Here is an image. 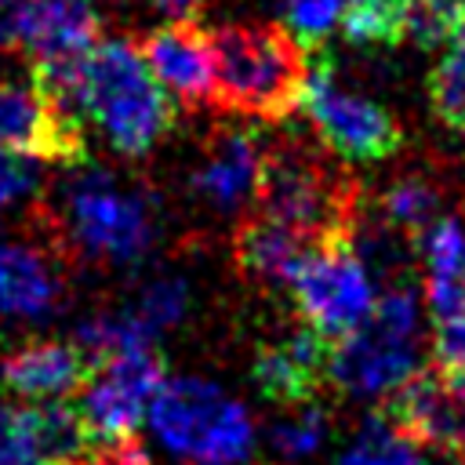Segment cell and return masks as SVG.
<instances>
[{"instance_id":"6da1fadb","label":"cell","mask_w":465,"mask_h":465,"mask_svg":"<svg viewBox=\"0 0 465 465\" xmlns=\"http://www.w3.org/2000/svg\"><path fill=\"white\" fill-rule=\"evenodd\" d=\"M65 109L91 120L120 156H145L174 124V102L131 40H98L80 62Z\"/></svg>"},{"instance_id":"7a4b0ae2","label":"cell","mask_w":465,"mask_h":465,"mask_svg":"<svg viewBox=\"0 0 465 465\" xmlns=\"http://www.w3.org/2000/svg\"><path fill=\"white\" fill-rule=\"evenodd\" d=\"M211 51L218 105L258 120H283L302 105L309 62L287 25H222Z\"/></svg>"},{"instance_id":"3957f363","label":"cell","mask_w":465,"mask_h":465,"mask_svg":"<svg viewBox=\"0 0 465 465\" xmlns=\"http://www.w3.org/2000/svg\"><path fill=\"white\" fill-rule=\"evenodd\" d=\"M421 371V302L411 283H392L374 298L371 316L334 341L331 385L349 396H392Z\"/></svg>"},{"instance_id":"277c9868","label":"cell","mask_w":465,"mask_h":465,"mask_svg":"<svg viewBox=\"0 0 465 465\" xmlns=\"http://www.w3.org/2000/svg\"><path fill=\"white\" fill-rule=\"evenodd\" d=\"M258 203L265 218L302 232L316 247L352 240L356 232V193L349 178L334 174L323 156L302 145H280L265 153Z\"/></svg>"},{"instance_id":"5b68a950","label":"cell","mask_w":465,"mask_h":465,"mask_svg":"<svg viewBox=\"0 0 465 465\" xmlns=\"http://www.w3.org/2000/svg\"><path fill=\"white\" fill-rule=\"evenodd\" d=\"M156 440L189 465H243L254 443L251 414L203 378H171L149 403Z\"/></svg>"},{"instance_id":"8992f818","label":"cell","mask_w":465,"mask_h":465,"mask_svg":"<svg viewBox=\"0 0 465 465\" xmlns=\"http://www.w3.org/2000/svg\"><path fill=\"white\" fill-rule=\"evenodd\" d=\"M65 225L73 243L102 262H138L156 240L149 200L116 185L105 171H87L65 189Z\"/></svg>"},{"instance_id":"52a82bcc","label":"cell","mask_w":465,"mask_h":465,"mask_svg":"<svg viewBox=\"0 0 465 465\" xmlns=\"http://www.w3.org/2000/svg\"><path fill=\"white\" fill-rule=\"evenodd\" d=\"M291 294L305 327L320 331L331 341H341L371 316L378 287L352 240H334L309 251L291 280Z\"/></svg>"},{"instance_id":"ba28073f","label":"cell","mask_w":465,"mask_h":465,"mask_svg":"<svg viewBox=\"0 0 465 465\" xmlns=\"http://www.w3.org/2000/svg\"><path fill=\"white\" fill-rule=\"evenodd\" d=\"M298 109H305V116L312 120L323 145L345 160L374 163V160L392 156L403 142L396 116L389 109H381L374 98L345 87L331 65L309 69Z\"/></svg>"},{"instance_id":"9c48e42d","label":"cell","mask_w":465,"mask_h":465,"mask_svg":"<svg viewBox=\"0 0 465 465\" xmlns=\"http://www.w3.org/2000/svg\"><path fill=\"white\" fill-rule=\"evenodd\" d=\"M163 381V363L153 349L124 352L98 363L76 403L94 443L131 440Z\"/></svg>"},{"instance_id":"30bf717a","label":"cell","mask_w":465,"mask_h":465,"mask_svg":"<svg viewBox=\"0 0 465 465\" xmlns=\"http://www.w3.org/2000/svg\"><path fill=\"white\" fill-rule=\"evenodd\" d=\"M0 153L25 160L80 163L87 145L80 120L54 105L36 80H29L0 84Z\"/></svg>"},{"instance_id":"8fae6325","label":"cell","mask_w":465,"mask_h":465,"mask_svg":"<svg viewBox=\"0 0 465 465\" xmlns=\"http://www.w3.org/2000/svg\"><path fill=\"white\" fill-rule=\"evenodd\" d=\"M381 418L418 447L458 450L465 440V374L443 367L418 371L385 400Z\"/></svg>"},{"instance_id":"7c38bea8","label":"cell","mask_w":465,"mask_h":465,"mask_svg":"<svg viewBox=\"0 0 465 465\" xmlns=\"http://www.w3.org/2000/svg\"><path fill=\"white\" fill-rule=\"evenodd\" d=\"M0 447L51 465H73L87 458L98 443L76 403L25 400V403H0Z\"/></svg>"},{"instance_id":"4fadbf2b","label":"cell","mask_w":465,"mask_h":465,"mask_svg":"<svg viewBox=\"0 0 465 465\" xmlns=\"http://www.w3.org/2000/svg\"><path fill=\"white\" fill-rule=\"evenodd\" d=\"M102 33L91 0H18L15 44L33 58V69L80 62Z\"/></svg>"},{"instance_id":"5bb4252c","label":"cell","mask_w":465,"mask_h":465,"mask_svg":"<svg viewBox=\"0 0 465 465\" xmlns=\"http://www.w3.org/2000/svg\"><path fill=\"white\" fill-rule=\"evenodd\" d=\"M331 352L334 341L302 323L272 345H262L254 360V385L280 407H309V400L331 381Z\"/></svg>"},{"instance_id":"9a60e30c","label":"cell","mask_w":465,"mask_h":465,"mask_svg":"<svg viewBox=\"0 0 465 465\" xmlns=\"http://www.w3.org/2000/svg\"><path fill=\"white\" fill-rule=\"evenodd\" d=\"M142 58L163 91L182 102H203L214 94V51L211 36L193 22H171L142 40Z\"/></svg>"},{"instance_id":"2e32d148","label":"cell","mask_w":465,"mask_h":465,"mask_svg":"<svg viewBox=\"0 0 465 465\" xmlns=\"http://www.w3.org/2000/svg\"><path fill=\"white\" fill-rule=\"evenodd\" d=\"M91 374L94 363L76 341H29L0 367L4 385L22 400H65L84 389Z\"/></svg>"},{"instance_id":"e0dca14e","label":"cell","mask_w":465,"mask_h":465,"mask_svg":"<svg viewBox=\"0 0 465 465\" xmlns=\"http://www.w3.org/2000/svg\"><path fill=\"white\" fill-rule=\"evenodd\" d=\"M262 145L254 138V131H225L214 138V145L207 149L203 163L193 174V189L222 207V211H236L240 203H247L251 196H258V178H262Z\"/></svg>"},{"instance_id":"ac0fdd59","label":"cell","mask_w":465,"mask_h":465,"mask_svg":"<svg viewBox=\"0 0 465 465\" xmlns=\"http://www.w3.org/2000/svg\"><path fill=\"white\" fill-rule=\"evenodd\" d=\"M425 262V302L432 323H454L465 316V222L443 214L421 236Z\"/></svg>"},{"instance_id":"d6986e66","label":"cell","mask_w":465,"mask_h":465,"mask_svg":"<svg viewBox=\"0 0 465 465\" xmlns=\"http://www.w3.org/2000/svg\"><path fill=\"white\" fill-rule=\"evenodd\" d=\"M316 243L305 240L302 232L258 214L247 218L236 229V265L243 276L262 280V283H287L294 280V272L302 269V262L309 258Z\"/></svg>"},{"instance_id":"ffe728a7","label":"cell","mask_w":465,"mask_h":465,"mask_svg":"<svg viewBox=\"0 0 465 465\" xmlns=\"http://www.w3.org/2000/svg\"><path fill=\"white\" fill-rule=\"evenodd\" d=\"M62 280L29 243H0V316L36 320L58 305Z\"/></svg>"},{"instance_id":"44dd1931","label":"cell","mask_w":465,"mask_h":465,"mask_svg":"<svg viewBox=\"0 0 465 465\" xmlns=\"http://www.w3.org/2000/svg\"><path fill=\"white\" fill-rule=\"evenodd\" d=\"M381 218L389 222V229L421 240L443 218L440 214V189L418 174L396 178L381 196Z\"/></svg>"},{"instance_id":"7402d4cb","label":"cell","mask_w":465,"mask_h":465,"mask_svg":"<svg viewBox=\"0 0 465 465\" xmlns=\"http://www.w3.org/2000/svg\"><path fill=\"white\" fill-rule=\"evenodd\" d=\"M414 0H345L341 29L352 44H400L411 25Z\"/></svg>"},{"instance_id":"603a6c76","label":"cell","mask_w":465,"mask_h":465,"mask_svg":"<svg viewBox=\"0 0 465 465\" xmlns=\"http://www.w3.org/2000/svg\"><path fill=\"white\" fill-rule=\"evenodd\" d=\"M429 102L447 127H465V25L443 44L440 62L429 73Z\"/></svg>"},{"instance_id":"cb8c5ba5","label":"cell","mask_w":465,"mask_h":465,"mask_svg":"<svg viewBox=\"0 0 465 465\" xmlns=\"http://www.w3.org/2000/svg\"><path fill=\"white\" fill-rule=\"evenodd\" d=\"M334 465H425V458L414 440H407L392 421L378 414L360 429L352 447Z\"/></svg>"},{"instance_id":"d4e9b609","label":"cell","mask_w":465,"mask_h":465,"mask_svg":"<svg viewBox=\"0 0 465 465\" xmlns=\"http://www.w3.org/2000/svg\"><path fill=\"white\" fill-rule=\"evenodd\" d=\"M185 302H189V287L178 276H156V280H149L138 291V298L131 305V316L156 338L163 327H171V323L182 320Z\"/></svg>"},{"instance_id":"484cf974","label":"cell","mask_w":465,"mask_h":465,"mask_svg":"<svg viewBox=\"0 0 465 465\" xmlns=\"http://www.w3.org/2000/svg\"><path fill=\"white\" fill-rule=\"evenodd\" d=\"M465 25V0H414L407 36L421 47H443Z\"/></svg>"},{"instance_id":"4316f807","label":"cell","mask_w":465,"mask_h":465,"mask_svg":"<svg viewBox=\"0 0 465 465\" xmlns=\"http://www.w3.org/2000/svg\"><path fill=\"white\" fill-rule=\"evenodd\" d=\"M323 436H327V421L312 407H294V414H287L283 421H276L272 432H269L276 454L280 458H291V461L309 458L323 443Z\"/></svg>"},{"instance_id":"83f0119b","label":"cell","mask_w":465,"mask_h":465,"mask_svg":"<svg viewBox=\"0 0 465 465\" xmlns=\"http://www.w3.org/2000/svg\"><path fill=\"white\" fill-rule=\"evenodd\" d=\"M345 0H283V22L298 44H320L341 22Z\"/></svg>"},{"instance_id":"f1b7e54d","label":"cell","mask_w":465,"mask_h":465,"mask_svg":"<svg viewBox=\"0 0 465 465\" xmlns=\"http://www.w3.org/2000/svg\"><path fill=\"white\" fill-rule=\"evenodd\" d=\"M36 182H40V174H36L33 160H25V156H4L0 153V207H11L25 193H33Z\"/></svg>"},{"instance_id":"f546056e","label":"cell","mask_w":465,"mask_h":465,"mask_svg":"<svg viewBox=\"0 0 465 465\" xmlns=\"http://www.w3.org/2000/svg\"><path fill=\"white\" fill-rule=\"evenodd\" d=\"M432 349H436V367L465 374V316L454 320V323H440L436 338H432Z\"/></svg>"},{"instance_id":"4dcf8cb0","label":"cell","mask_w":465,"mask_h":465,"mask_svg":"<svg viewBox=\"0 0 465 465\" xmlns=\"http://www.w3.org/2000/svg\"><path fill=\"white\" fill-rule=\"evenodd\" d=\"M73 465H149V454L131 436V440H116V443H98L87 458H80Z\"/></svg>"},{"instance_id":"1f68e13d","label":"cell","mask_w":465,"mask_h":465,"mask_svg":"<svg viewBox=\"0 0 465 465\" xmlns=\"http://www.w3.org/2000/svg\"><path fill=\"white\" fill-rule=\"evenodd\" d=\"M153 4H156L171 22H189L207 0H153Z\"/></svg>"},{"instance_id":"d6a6232c","label":"cell","mask_w":465,"mask_h":465,"mask_svg":"<svg viewBox=\"0 0 465 465\" xmlns=\"http://www.w3.org/2000/svg\"><path fill=\"white\" fill-rule=\"evenodd\" d=\"M15 4L18 0H0V47L15 40Z\"/></svg>"},{"instance_id":"836d02e7","label":"cell","mask_w":465,"mask_h":465,"mask_svg":"<svg viewBox=\"0 0 465 465\" xmlns=\"http://www.w3.org/2000/svg\"><path fill=\"white\" fill-rule=\"evenodd\" d=\"M0 465H51V461H40V458H29V454H18V450L0 447Z\"/></svg>"},{"instance_id":"e575fe53","label":"cell","mask_w":465,"mask_h":465,"mask_svg":"<svg viewBox=\"0 0 465 465\" xmlns=\"http://www.w3.org/2000/svg\"><path fill=\"white\" fill-rule=\"evenodd\" d=\"M458 458H461V465H465V440H461V447H458Z\"/></svg>"}]
</instances>
